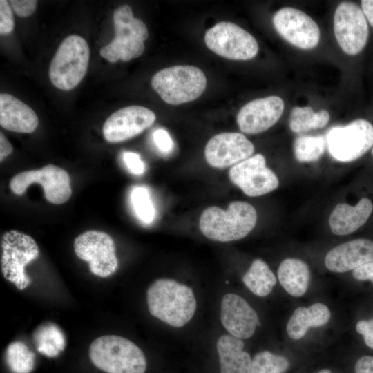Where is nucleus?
Instances as JSON below:
<instances>
[{
	"label": "nucleus",
	"mask_w": 373,
	"mask_h": 373,
	"mask_svg": "<svg viewBox=\"0 0 373 373\" xmlns=\"http://www.w3.org/2000/svg\"><path fill=\"white\" fill-rule=\"evenodd\" d=\"M150 314L174 327H182L193 317L197 301L192 288L171 278L155 280L146 291Z\"/></svg>",
	"instance_id": "nucleus-1"
},
{
	"label": "nucleus",
	"mask_w": 373,
	"mask_h": 373,
	"mask_svg": "<svg viewBox=\"0 0 373 373\" xmlns=\"http://www.w3.org/2000/svg\"><path fill=\"white\" fill-rule=\"evenodd\" d=\"M257 222V212L249 203L233 201L227 209L209 207L202 213L199 227L207 238L219 242H231L247 236Z\"/></svg>",
	"instance_id": "nucleus-2"
},
{
	"label": "nucleus",
	"mask_w": 373,
	"mask_h": 373,
	"mask_svg": "<svg viewBox=\"0 0 373 373\" xmlns=\"http://www.w3.org/2000/svg\"><path fill=\"white\" fill-rule=\"evenodd\" d=\"M89 357L93 365L106 373H144L146 359L131 341L117 335H105L93 341Z\"/></svg>",
	"instance_id": "nucleus-3"
},
{
	"label": "nucleus",
	"mask_w": 373,
	"mask_h": 373,
	"mask_svg": "<svg viewBox=\"0 0 373 373\" xmlns=\"http://www.w3.org/2000/svg\"><path fill=\"white\" fill-rule=\"evenodd\" d=\"M115 38L100 49V55L110 62L119 59L128 61L142 55L144 41L149 32L146 24L134 17L132 8L127 4L118 7L113 13Z\"/></svg>",
	"instance_id": "nucleus-4"
},
{
	"label": "nucleus",
	"mask_w": 373,
	"mask_h": 373,
	"mask_svg": "<svg viewBox=\"0 0 373 373\" xmlns=\"http://www.w3.org/2000/svg\"><path fill=\"white\" fill-rule=\"evenodd\" d=\"M151 86L166 103L180 105L203 93L207 77L198 67L178 65L157 72L151 79Z\"/></svg>",
	"instance_id": "nucleus-5"
},
{
	"label": "nucleus",
	"mask_w": 373,
	"mask_h": 373,
	"mask_svg": "<svg viewBox=\"0 0 373 373\" xmlns=\"http://www.w3.org/2000/svg\"><path fill=\"white\" fill-rule=\"evenodd\" d=\"M90 49L79 35L66 37L57 50L49 67L50 82L57 88L69 90L84 77L89 62Z\"/></svg>",
	"instance_id": "nucleus-6"
},
{
	"label": "nucleus",
	"mask_w": 373,
	"mask_h": 373,
	"mask_svg": "<svg viewBox=\"0 0 373 373\" xmlns=\"http://www.w3.org/2000/svg\"><path fill=\"white\" fill-rule=\"evenodd\" d=\"M1 251L3 276L18 289H26L31 280L25 272V267L39 254L37 242L26 233L10 230L1 236Z\"/></svg>",
	"instance_id": "nucleus-7"
},
{
	"label": "nucleus",
	"mask_w": 373,
	"mask_h": 373,
	"mask_svg": "<svg viewBox=\"0 0 373 373\" xmlns=\"http://www.w3.org/2000/svg\"><path fill=\"white\" fill-rule=\"evenodd\" d=\"M327 146L332 157L348 162L362 157L373 145V126L358 119L345 126L330 128L326 134Z\"/></svg>",
	"instance_id": "nucleus-8"
},
{
	"label": "nucleus",
	"mask_w": 373,
	"mask_h": 373,
	"mask_svg": "<svg viewBox=\"0 0 373 373\" xmlns=\"http://www.w3.org/2000/svg\"><path fill=\"white\" fill-rule=\"evenodd\" d=\"M207 46L216 54L232 60H249L258 52L256 39L237 24L221 21L204 35Z\"/></svg>",
	"instance_id": "nucleus-9"
},
{
	"label": "nucleus",
	"mask_w": 373,
	"mask_h": 373,
	"mask_svg": "<svg viewBox=\"0 0 373 373\" xmlns=\"http://www.w3.org/2000/svg\"><path fill=\"white\" fill-rule=\"evenodd\" d=\"M33 183L42 185L46 199L52 204H61L69 200L72 194L68 173L52 164L39 170L21 172L10 181V188L16 195L23 194Z\"/></svg>",
	"instance_id": "nucleus-10"
},
{
	"label": "nucleus",
	"mask_w": 373,
	"mask_h": 373,
	"mask_svg": "<svg viewBox=\"0 0 373 373\" xmlns=\"http://www.w3.org/2000/svg\"><path fill=\"white\" fill-rule=\"evenodd\" d=\"M77 256L89 263L90 271L95 275L106 278L118 268L115 242L106 233L87 231L79 235L74 241Z\"/></svg>",
	"instance_id": "nucleus-11"
},
{
	"label": "nucleus",
	"mask_w": 373,
	"mask_h": 373,
	"mask_svg": "<svg viewBox=\"0 0 373 373\" xmlns=\"http://www.w3.org/2000/svg\"><path fill=\"white\" fill-rule=\"evenodd\" d=\"M334 31L345 53L350 55L359 53L368 38V26L362 9L354 3H341L334 13Z\"/></svg>",
	"instance_id": "nucleus-12"
},
{
	"label": "nucleus",
	"mask_w": 373,
	"mask_h": 373,
	"mask_svg": "<svg viewBox=\"0 0 373 373\" xmlns=\"http://www.w3.org/2000/svg\"><path fill=\"white\" fill-rule=\"evenodd\" d=\"M232 183L250 197H258L278 188L276 175L266 166L263 155L257 153L233 166L229 171Z\"/></svg>",
	"instance_id": "nucleus-13"
},
{
	"label": "nucleus",
	"mask_w": 373,
	"mask_h": 373,
	"mask_svg": "<svg viewBox=\"0 0 373 373\" xmlns=\"http://www.w3.org/2000/svg\"><path fill=\"white\" fill-rule=\"evenodd\" d=\"M278 34L291 44L302 49H312L320 39L317 23L306 13L294 8H283L273 17Z\"/></svg>",
	"instance_id": "nucleus-14"
},
{
	"label": "nucleus",
	"mask_w": 373,
	"mask_h": 373,
	"mask_svg": "<svg viewBox=\"0 0 373 373\" xmlns=\"http://www.w3.org/2000/svg\"><path fill=\"white\" fill-rule=\"evenodd\" d=\"M156 118L153 111L141 106L122 108L111 115L104 124V139L110 143L128 140L151 126Z\"/></svg>",
	"instance_id": "nucleus-15"
},
{
	"label": "nucleus",
	"mask_w": 373,
	"mask_h": 373,
	"mask_svg": "<svg viewBox=\"0 0 373 373\" xmlns=\"http://www.w3.org/2000/svg\"><path fill=\"white\" fill-rule=\"evenodd\" d=\"M254 152L253 144L243 134L225 132L214 135L208 141L204 157L211 166L222 169L250 157Z\"/></svg>",
	"instance_id": "nucleus-16"
},
{
	"label": "nucleus",
	"mask_w": 373,
	"mask_h": 373,
	"mask_svg": "<svg viewBox=\"0 0 373 373\" xmlns=\"http://www.w3.org/2000/svg\"><path fill=\"white\" fill-rule=\"evenodd\" d=\"M220 321L229 334L242 340L251 338L260 325L256 310L244 298L233 293L222 297Z\"/></svg>",
	"instance_id": "nucleus-17"
},
{
	"label": "nucleus",
	"mask_w": 373,
	"mask_h": 373,
	"mask_svg": "<svg viewBox=\"0 0 373 373\" xmlns=\"http://www.w3.org/2000/svg\"><path fill=\"white\" fill-rule=\"evenodd\" d=\"M284 111L283 100L268 96L252 100L238 113L236 121L240 130L247 134L264 132L275 124Z\"/></svg>",
	"instance_id": "nucleus-18"
},
{
	"label": "nucleus",
	"mask_w": 373,
	"mask_h": 373,
	"mask_svg": "<svg viewBox=\"0 0 373 373\" xmlns=\"http://www.w3.org/2000/svg\"><path fill=\"white\" fill-rule=\"evenodd\" d=\"M373 261V241L358 238L332 248L325 258L326 268L334 273H345Z\"/></svg>",
	"instance_id": "nucleus-19"
},
{
	"label": "nucleus",
	"mask_w": 373,
	"mask_h": 373,
	"mask_svg": "<svg viewBox=\"0 0 373 373\" xmlns=\"http://www.w3.org/2000/svg\"><path fill=\"white\" fill-rule=\"evenodd\" d=\"M39 124L36 113L27 104L8 94L0 95V125L17 133H30Z\"/></svg>",
	"instance_id": "nucleus-20"
},
{
	"label": "nucleus",
	"mask_w": 373,
	"mask_h": 373,
	"mask_svg": "<svg viewBox=\"0 0 373 373\" xmlns=\"http://www.w3.org/2000/svg\"><path fill=\"white\" fill-rule=\"evenodd\" d=\"M372 211L373 204L367 198H361L355 206L339 203L329 216L330 229L337 236L350 234L367 222Z\"/></svg>",
	"instance_id": "nucleus-21"
},
{
	"label": "nucleus",
	"mask_w": 373,
	"mask_h": 373,
	"mask_svg": "<svg viewBox=\"0 0 373 373\" xmlns=\"http://www.w3.org/2000/svg\"><path fill=\"white\" fill-rule=\"evenodd\" d=\"M331 317L329 307L321 302L314 303L309 306L298 307L288 319L286 325L287 334L292 340H300L310 329L327 325Z\"/></svg>",
	"instance_id": "nucleus-22"
},
{
	"label": "nucleus",
	"mask_w": 373,
	"mask_h": 373,
	"mask_svg": "<svg viewBox=\"0 0 373 373\" xmlns=\"http://www.w3.org/2000/svg\"><path fill=\"white\" fill-rule=\"evenodd\" d=\"M244 347L243 340L229 334L218 338L216 349L220 373H249L252 358Z\"/></svg>",
	"instance_id": "nucleus-23"
},
{
	"label": "nucleus",
	"mask_w": 373,
	"mask_h": 373,
	"mask_svg": "<svg viewBox=\"0 0 373 373\" xmlns=\"http://www.w3.org/2000/svg\"><path fill=\"white\" fill-rule=\"evenodd\" d=\"M277 277L285 292L294 298H300L309 289L311 273L308 265L303 260L287 258L280 263Z\"/></svg>",
	"instance_id": "nucleus-24"
},
{
	"label": "nucleus",
	"mask_w": 373,
	"mask_h": 373,
	"mask_svg": "<svg viewBox=\"0 0 373 373\" xmlns=\"http://www.w3.org/2000/svg\"><path fill=\"white\" fill-rule=\"evenodd\" d=\"M245 285L256 296L266 297L273 291L277 278L269 265L256 258L242 277Z\"/></svg>",
	"instance_id": "nucleus-25"
},
{
	"label": "nucleus",
	"mask_w": 373,
	"mask_h": 373,
	"mask_svg": "<svg viewBox=\"0 0 373 373\" xmlns=\"http://www.w3.org/2000/svg\"><path fill=\"white\" fill-rule=\"evenodd\" d=\"M329 113L325 109L314 112L309 106L294 107L289 116V128L296 133L323 128L329 120Z\"/></svg>",
	"instance_id": "nucleus-26"
},
{
	"label": "nucleus",
	"mask_w": 373,
	"mask_h": 373,
	"mask_svg": "<svg viewBox=\"0 0 373 373\" xmlns=\"http://www.w3.org/2000/svg\"><path fill=\"white\" fill-rule=\"evenodd\" d=\"M327 146L324 135H300L293 144L296 160L300 162H312L318 160L325 153Z\"/></svg>",
	"instance_id": "nucleus-27"
},
{
	"label": "nucleus",
	"mask_w": 373,
	"mask_h": 373,
	"mask_svg": "<svg viewBox=\"0 0 373 373\" xmlns=\"http://www.w3.org/2000/svg\"><path fill=\"white\" fill-rule=\"evenodd\" d=\"M37 350L49 357H54L64 349L65 341L61 331L54 324L40 327L35 336Z\"/></svg>",
	"instance_id": "nucleus-28"
},
{
	"label": "nucleus",
	"mask_w": 373,
	"mask_h": 373,
	"mask_svg": "<svg viewBox=\"0 0 373 373\" xmlns=\"http://www.w3.org/2000/svg\"><path fill=\"white\" fill-rule=\"evenodd\" d=\"M35 354L21 342L8 346L6 361L13 373H30L35 367Z\"/></svg>",
	"instance_id": "nucleus-29"
},
{
	"label": "nucleus",
	"mask_w": 373,
	"mask_h": 373,
	"mask_svg": "<svg viewBox=\"0 0 373 373\" xmlns=\"http://www.w3.org/2000/svg\"><path fill=\"white\" fill-rule=\"evenodd\" d=\"M289 367L287 357L263 350L253 357L249 373H285Z\"/></svg>",
	"instance_id": "nucleus-30"
},
{
	"label": "nucleus",
	"mask_w": 373,
	"mask_h": 373,
	"mask_svg": "<svg viewBox=\"0 0 373 373\" xmlns=\"http://www.w3.org/2000/svg\"><path fill=\"white\" fill-rule=\"evenodd\" d=\"M131 200L137 218L149 224L155 218V209L148 189L144 186L135 187L131 193Z\"/></svg>",
	"instance_id": "nucleus-31"
},
{
	"label": "nucleus",
	"mask_w": 373,
	"mask_h": 373,
	"mask_svg": "<svg viewBox=\"0 0 373 373\" xmlns=\"http://www.w3.org/2000/svg\"><path fill=\"white\" fill-rule=\"evenodd\" d=\"M15 22L9 1H0V34L8 35L14 28Z\"/></svg>",
	"instance_id": "nucleus-32"
},
{
	"label": "nucleus",
	"mask_w": 373,
	"mask_h": 373,
	"mask_svg": "<svg viewBox=\"0 0 373 373\" xmlns=\"http://www.w3.org/2000/svg\"><path fill=\"white\" fill-rule=\"evenodd\" d=\"M14 12L20 17H28L32 15L37 7L35 0H11L9 1Z\"/></svg>",
	"instance_id": "nucleus-33"
},
{
	"label": "nucleus",
	"mask_w": 373,
	"mask_h": 373,
	"mask_svg": "<svg viewBox=\"0 0 373 373\" xmlns=\"http://www.w3.org/2000/svg\"><path fill=\"white\" fill-rule=\"evenodd\" d=\"M153 137L155 145L161 151L169 153L173 149V140L166 130L157 129L154 131Z\"/></svg>",
	"instance_id": "nucleus-34"
},
{
	"label": "nucleus",
	"mask_w": 373,
	"mask_h": 373,
	"mask_svg": "<svg viewBox=\"0 0 373 373\" xmlns=\"http://www.w3.org/2000/svg\"><path fill=\"white\" fill-rule=\"evenodd\" d=\"M356 330L363 336L366 345L373 350V318L358 321L356 325Z\"/></svg>",
	"instance_id": "nucleus-35"
},
{
	"label": "nucleus",
	"mask_w": 373,
	"mask_h": 373,
	"mask_svg": "<svg viewBox=\"0 0 373 373\" xmlns=\"http://www.w3.org/2000/svg\"><path fill=\"white\" fill-rule=\"evenodd\" d=\"M124 161L128 169L134 174L140 175L144 171V164L138 154L133 152L124 153Z\"/></svg>",
	"instance_id": "nucleus-36"
},
{
	"label": "nucleus",
	"mask_w": 373,
	"mask_h": 373,
	"mask_svg": "<svg viewBox=\"0 0 373 373\" xmlns=\"http://www.w3.org/2000/svg\"><path fill=\"white\" fill-rule=\"evenodd\" d=\"M352 276L357 280H369L373 283V261L365 263L353 270Z\"/></svg>",
	"instance_id": "nucleus-37"
},
{
	"label": "nucleus",
	"mask_w": 373,
	"mask_h": 373,
	"mask_svg": "<svg viewBox=\"0 0 373 373\" xmlns=\"http://www.w3.org/2000/svg\"><path fill=\"white\" fill-rule=\"evenodd\" d=\"M355 373H373V356H363L356 362L354 365Z\"/></svg>",
	"instance_id": "nucleus-38"
},
{
	"label": "nucleus",
	"mask_w": 373,
	"mask_h": 373,
	"mask_svg": "<svg viewBox=\"0 0 373 373\" xmlns=\"http://www.w3.org/2000/svg\"><path fill=\"white\" fill-rule=\"evenodd\" d=\"M12 152V146L3 134L0 133V161L2 162Z\"/></svg>",
	"instance_id": "nucleus-39"
},
{
	"label": "nucleus",
	"mask_w": 373,
	"mask_h": 373,
	"mask_svg": "<svg viewBox=\"0 0 373 373\" xmlns=\"http://www.w3.org/2000/svg\"><path fill=\"white\" fill-rule=\"evenodd\" d=\"M361 3V9L366 19L373 27V0H363Z\"/></svg>",
	"instance_id": "nucleus-40"
},
{
	"label": "nucleus",
	"mask_w": 373,
	"mask_h": 373,
	"mask_svg": "<svg viewBox=\"0 0 373 373\" xmlns=\"http://www.w3.org/2000/svg\"><path fill=\"white\" fill-rule=\"evenodd\" d=\"M318 373H333V372L329 369H323L320 370Z\"/></svg>",
	"instance_id": "nucleus-41"
},
{
	"label": "nucleus",
	"mask_w": 373,
	"mask_h": 373,
	"mask_svg": "<svg viewBox=\"0 0 373 373\" xmlns=\"http://www.w3.org/2000/svg\"><path fill=\"white\" fill-rule=\"evenodd\" d=\"M372 155H373V148H372Z\"/></svg>",
	"instance_id": "nucleus-42"
}]
</instances>
